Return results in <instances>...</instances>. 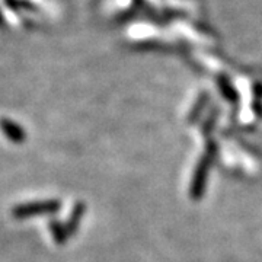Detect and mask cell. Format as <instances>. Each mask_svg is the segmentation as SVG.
I'll return each instance as SVG.
<instances>
[{
    "mask_svg": "<svg viewBox=\"0 0 262 262\" xmlns=\"http://www.w3.org/2000/svg\"><path fill=\"white\" fill-rule=\"evenodd\" d=\"M207 163H208V158L206 156V159L200 163L195 177H194V184H192V196L194 198H198L203 194V188H204V184H206L207 177Z\"/></svg>",
    "mask_w": 262,
    "mask_h": 262,
    "instance_id": "6da1fadb",
    "label": "cell"
},
{
    "mask_svg": "<svg viewBox=\"0 0 262 262\" xmlns=\"http://www.w3.org/2000/svg\"><path fill=\"white\" fill-rule=\"evenodd\" d=\"M57 208L56 203H42L38 206H27L19 207L15 210L16 217H29L32 213H39V211H54Z\"/></svg>",
    "mask_w": 262,
    "mask_h": 262,
    "instance_id": "7a4b0ae2",
    "label": "cell"
}]
</instances>
